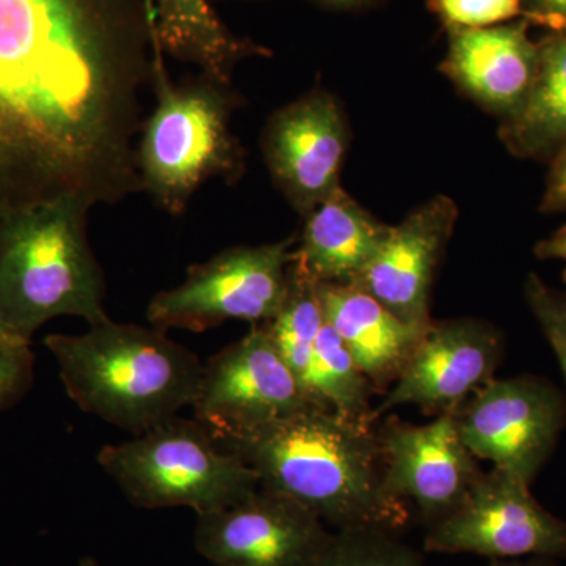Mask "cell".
Wrapping results in <instances>:
<instances>
[{
  "label": "cell",
  "mask_w": 566,
  "mask_h": 566,
  "mask_svg": "<svg viewBox=\"0 0 566 566\" xmlns=\"http://www.w3.org/2000/svg\"><path fill=\"white\" fill-rule=\"evenodd\" d=\"M148 0H0V219L139 192Z\"/></svg>",
  "instance_id": "obj_1"
},
{
  "label": "cell",
  "mask_w": 566,
  "mask_h": 566,
  "mask_svg": "<svg viewBox=\"0 0 566 566\" xmlns=\"http://www.w3.org/2000/svg\"><path fill=\"white\" fill-rule=\"evenodd\" d=\"M216 441L251 465L260 486L305 506L335 531L401 534L411 520L409 504L386 491L376 423L314 406Z\"/></svg>",
  "instance_id": "obj_2"
},
{
  "label": "cell",
  "mask_w": 566,
  "mask_h": 566,
  "mask_svg": "<svg viewBox=\"0 0 566 566\" xmlns=\"http://www.w3.org/2000/svg\"><path fill=\"white\" fill-rule=\"evenodd\" d=\"M66 394L85 415L134 436L192 406L203 364L158 327L109 322L44 338Z\"/></svg>",
  "instance_id": "obj_3"
},
{
  "label": "cell",
  "mask_w": 566,
  "mask_h": 566,
  "mask_svg": "<svg viewBox=\"0 0 566 566\" xmlns=\"http://www.w3.org/2000/svg\"><path fill=\"white\" fill-rule=\"evenodd\" d=\"M92 208L74 199L33 205L0 219V311L14 338L57 316L109 322L106 283L87 238Z\"/></svg>",
  "instance_id": "obj_4"
},
{
  "label": "cell",
  "mask_w": 566,
  "mask_h": 566,
  "mask_svg": "<svg viewBox=\"0 0 566 566\" xmlns=\"http://www.w3.org/2000/svg\"><path fill=\"white\" fill-rule=\"evenodd\" d=\"M151 88L156 106L137 145L142 186L170 214L188 208L200 186L214 177L234 178L243 148L230 128L234 96L229 84L203 74L175 84L153 29Z\"/></svg>",
  "instance_id": "obj_5"
},
{
  "label": "cell",
  "mask_w": 566,
  "mask_h": 566,
  "mask_svg": "<svg viewBox=\"0 0 566 566\" xmlns=\"http://www.w3.org/2000/svg\"><path fill=\"white\" fill-rule=\"evenodd\" d=\"M98 464L137 509L186 506L202 516L260 486L243 458L219 444L199 420L178 416L129 441L104 446Z\"/></svg>",
  "instance_id": "obj_6"
},
{
  "label": "cell",
  "mask_w": 566,
  "mask_h": 566,
  "mask_svg": "<svg viewBox=\"0 0 566 566\" xmlns=\"http://www.w3.org/2000/svg\"><path fill=\"white\" fill-rule=\"evenodd\" d=\"M294 240L226 249L189 268L175 289L156 294L147 308L151 326L203 333L230 319L268 323L289 292Z\"/></svg>",
  "instance_id": "obj_7"
},
{
  "label": "cell",
  "mask_w": 566,
  "mask_h": 566,
  "mask_svg": "<svg viewBox=\"0 0 566 566\" xmlns=\"http://www.w3.org/2000/svg\"><path fill=\"white\" fill-rule=\"evenodd\" d=\"M461 441L476 460L528 485L556 450L566 423V398L543 376L491 379L453 412Z\"/></svg>",
  "instance_id": "obj_8"
},
{
  "label": "cell",
  "mask_w": 566,
  "mask_h": 566,
  "mask_svg": "<svg viewBox=\"0 0 566 566\" xmlns=\"http://www.w3.org/2000/svg\"><path fill=\"white\" fill-rule=\"evenodd\" d=\"M520 476L483 472L463 502L427 528L434 554H474L490 560L566 558V521L546 510Z\"/></svg>",
  "instance_id": "obj_9"
},
{
  "label": "cell",
  "mask_w": 566,
  "mask_h": 566,
  "mask_svg": "<svg viewBox=\"0 0 566 566\" xmlns=\"http://www.w3.org/2000/svg\"><path fill=\"white\" fill-rule=\"evenodd\" d=\"M266 327L248 334L203 364L193 419L216 439L253 430L314 408Z\"/></svg>",
  "instance_id": "obj_10"
},
{
  "label": "cell",
  "mask_w": 566,
  "mask_h": 566,
  "mask_svg": "<svg viewBox=\"0 0 566 566\" xmlns=\"http://www.w3.org/2000/svg\"><path fill=\"white\" fill-rule=\"evenodd\" d=\"M331 536L305 506L259 486L237 504L197 516L193 546L212 566H312Z\"/></svg>",
  "instance_id": "obj_11"
},
{
  "label": "cell",
  "mask_w": 566,
  "mask_h": 566,
  "mask_svg": "<svg viewBox=\"0 0 566 566\" xmlns=\"http://www.w3.org/2000/svg\"><path fill=\"white\" fill-rule=\"evenodd\" d=\"M504 354V335L485 319L431 322L385 400L374 409L371 422L397 406L408 405L428 415H453L494 378Z\"/></svg>",
  "instance_id": "obj_12"
},
{
  "label": "cell",
  "mask_w": 566,
  "mask_h": 566,
  "mask_svg": "<svg viewBox=\"0 0 566 566\" xmlns=\"http://www.w3.org/2000/svg\"><path fill=\"white\" fill-rule=\"evenodd\" d=\"M376 433L387 493L412 502L427 528L449 516L483 474L452 415L424 424L387 419Z\"/></svg>",
  "instance_id": "obj_13"
},
{
  "label": "cell",
  "mask_w": 566,
  "mask_h": 566,
  "mask_svg": "<svg viewBox=\"0 0 566 566\" xmlns=\"http://www.w3.org/2000/svg\"><path fill=\"white\" fill-rule=\"evenodd\" d=\"M346 147L344 112L322 88L275 111L262 137L271 177L303 218L342 188Z\"/></svg>",
  "instance_id": "obj_14"
},
{
  "label": "cell",
  "mask_w": 566,
  "mask_h": 566,
  "mask_svg": "<svg viewBox=\"0 0 566 566\" xmlns=\"http://www.w3.org/2000/svg\"><path fill=\"white\" fill-rule=\"evenodd\" d=\"M457 205L444 196L428 200L403 222L389 227L353 286L370 294L390 314L427 329L436 271L457 222Z\"/></svg>",
  "instance_id": "obj_15"
},
{
  "label": "cell",
  "mask_w": 566,
  "mask_h": 566,
  "mask_svg": "<svg viewBox=\"0 0 566 566\" xmlns=\"http://www.w3.org/2000/svg\"><path fill=\"white\" fill-rule=\"evenodd\" d=\"M524 20L491 28H450L442 71L485 109L509 118L534 85L539 44L528 36Z\"/></svg>",
  "instance_id": "obj_16"
},
{
  "label": "cell",
  "mask_w": 566,
  "mask_h": 566,
  "mask_svg": "<svg viewBox=\"0 0 566 566\" xmlns=\"http://www.w3.org/2000/svg\"><path fill=\"white\" fill-rule=\"evenodd\" d=\"M318 297L324 322L340 335L374 389L387 392L424 329L401 322L353 285L318 282Z\"/></svg>",
  "instance_id": "obj_17"
},
{
  "label": "cell",
  "mask_w": 566,
  "mask_h": 566,
  "mask_svg": "<svg viewBox=\"0 0 566 566\" xmlns=\"http://www.w3.org/2000/svg\"><path fill=\"white\" fill-rule=\"evenodd\" d=\"M304 219L294 260L319 283L353 285L374 259L387 230L342 188Z\"/></svg>",
  "instance_id": "obj_18"
},
{
  "label": "cell",
  "mask_w": 566,
  "mask_h": 566,
  "mask_svg": "<svg viewBox=\"0 0 566 566\" xmlns=\"http://www.w3.org/2000/svg\"><path fill=\"white\" fill-rule=\"evenodd\" d=\"M156 32L164 52L199 66L212 80L230 84L238 63L266 51L237 35L207 0H153Z\"/></svg>",
  "instance_id": "obj_19"
},
{
  "label": "cell",
  "mask_w": 566,
  "mask_h": 566,
  "mask_svg": "<svg viewBox=\"0 0 566 566\" xmlns=\"http://www.w3.org/2000/svg\"><path fill=\"white\" fill-rule=\"evenodd\" d=\"M501 139L521 158L558 150L566 142V31L539 44L538 71L526 102L502 122Z\"/></svg>",
  "instance_id": "obj_20"
},
{
  "label": "cell",
  "mask_w": 566,
  "mask_h": 566,
  "mask_svg": "<svg viewBox=\"0 0 566 566\" xmlns=\"http://www.w3.org/2000/svg\"><path fill=\"white\" fill-rule=\"evenodd\" d=\"M305 392L318 408L331 409L354 420L371 422L370 398L375 392L340 335L324 322L316 338L311 370L305 378Z\"/></svg>",
  "instance_id": "obj_21"
},
{
  "label": "cell",
  "mask_w": 566,
  "mask_h": 566,
  "mask_svg": "<svg viewBox=\"0 0 566 566\" xmlns=\"http://www.w3.org/2000/svg\"><path fill=\"white\" fill-rule=\"evenodd\" d=\"M323 324L318 282L312 279L293 256L290 264L289 292L281 312L271 322L263 323V326L273 337L283 359L303 387L311 370L316 338L322 333Z\"/></svg>",
  "instance_id": "obj_22"
},
{
  "label": "cell",
  "mask_w": 566,
  "mask_h": 566,
  "mask_svg": "<svg viewBox=\"0 0 566 566\" xmlns=\"http://www.w3.org/2000/svg\"><path fill=\"white\" fill-rule=\"evenodd\" d=\"M312 566H424L400 534L376 527L338 528Z\"/></svg>",
  "instance_id": "obj_23"
},
{
  "label": "cell",
  "mask_w": 566,
  "mask_h": 566,
  "mask_svg": "<svg viewBox=\"0 0 566 566\" xmlns=\"http://www.w3.org/2000/svg\"><path fill=\"white\" fill-rule=\"evenodd\" d=\"M524 293L528 308L553 349L566 381V292L547 285L542 277L532 273L528 274Z\"/></svg>",
  "instance_id": "obj_24"
},
{
  "label": "cell",
  "mask_w": 566,
  "mask_h": 566,
  "mask_svg": "<svg viewBox=\"0 0 566 566\" xmlns=\"http://www.w3.org/2000/svg\"><path fill=\"white\" fill-rule=\"evenodd\" d=\"M449 28H491L523 13L521 0H433Z\"/></svg>",
  "instance_id": "obj_25"
},
{
  "label": "cell",
  "mask_w": 566,
  "mask_h": 566,
  "mask_svg": "<svg viewBox=\"0 0 566 566\" xmlns=\"http://www.w3.org/2000/svg\"><path fill=\"white\" fill-rule=\"evenodd\" d=\"M33 379L29 344H0V411L20 400Z\"/></svg>",
  "instance_id": "obj_26"
},
{
  "label": "cell",
  "mask_w": 566,
  "mask_h": 566,
  "mask_svg": "<svg viewBox=\"0 0 566 566\" xmlns=\"http://www.w3.org/2000/svg\"><path fill=\"white\" fill-rule=\"evenodd\" d=\"M542 210L560 212L566 210V142L557 150L556 159L551 167L543 196Z\"/></svg>",
  "instance_id": "obj_27"
},
{
  "label": "cell",
  "mask_w": 566,
  "mask_h": 566,
  "mask_svg": "<svg viewBox=\"0 0 566 566\" xmlns=\"http://www.w3.org/2000/svg\"><path fill=\"white\" fill-rule=\"evenodd\" d=\"M526 21L546 25L553 32L566 31V0H521Z\"/></svg>",
  "instance_id": "obj_28"
},
{
  "label": "cell",
  "mask_w": 566,
  "mask_h": 566,
  "mask_svg": "<svg viewBox=\"0 0 566 566\" xmlns=\"http://www.w3.org/2000/svg\"><path fill=\"white\" fill-rule=\"evenodd\" d=\"M535 253L542 260H560L566 263V226L547 240L539 241Z\"/></svg>",
  "instance_id": "obj_29"
},
{
  "label": "cell",
  "mask_w": 566,
  "mask_h": 566,
  "mask_svg": "<svg viewBox=\"0 0 566 566\" xmlns=\"http://www.w3.org/2000/svg\"><path fill=\"white\" fill-rule=\"evenodd\" d=\"M488 566H556L553 558L531 557L516 558V560H491Z\"/></svg>",
  "instance_id": "obj_30"
},
{
  "label": "cell",
  "mask_w": 566,
  "mask_h": 566,
  "mask_svg": "<svg viewBox=\"0 0 566 566\" xmlns=\"http://www.w3.org/2000/svg\"><path fill=\"white\" fill-rule=\"evenodd\" d=\"M316 2L323 3L326 7H333V9H356V7L370 3L371 0H316Z\"/></svg>",
  "instance_id": "obj_31"
},
{
  "label": "cell",
  "mask_w": 566,
  "mask_h": 566,
  "mask_svg": "<svg viewBox=\"0 0 566 566\" xmlns=\"http://www.w3.org/2000/svg\"><path fill=\"white\" fill-rule=\"evenodd\" d=\"M24 344V342L18 340V338L13 337V334L10 333L9 327H7L6 322H3L2 311H0V344Z\"/></svg>",
  "instance_id": "obj_32"
},
{
  "label": "cell",
  "mask_w": 566,
  "mask_h": 566,
  "mask_svg": "<svg viewBox=\"0 0 566 566\" xmlns=\"http://www.w3.org/2000/svg\"><path fill=\"white\" fill-rule=\"evenodd\" d=\"M77 566H102L96 558H93L91 556H84L80 560V565Z\"/></svg>",
  "instance_id": "obj_33"
}]
</instances>
